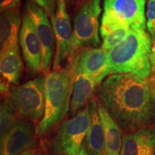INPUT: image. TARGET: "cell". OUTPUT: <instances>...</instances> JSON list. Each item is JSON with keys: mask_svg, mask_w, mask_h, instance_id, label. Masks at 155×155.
Listing matches in <instances>:
<instances>
[{"mask_svg": "<svg viewBox=\"0 0 155 155\" xmlns=\"http://www.w3.org/2000/svg\"><path fill=\"white\" fill-rule=\"evenodd\" d=\"M97 95L98 101L126 134L155 124L153 82L131 74L116 73L98 85Z\"/></svg>", "mask_w": 155, "mask_h": 155, "instance_id": "obj_1", "label": "cell"}, {"mask_svg": "<svg viewBox=\"0 0 155 155\" xmlns=\"http://www.w3.org/2000/svg\"><path fill=\"white\" fill-rule=\"evenodd\" d=\"M77 52L68 60L63 68L53 70L45 75L44 116L37 124L38 138L49 134L59 127L69 112L75 76Z\"/></svg>", "mask_w": 155, "mask_h": 155, "instance_id": "obj_2", "label": "cell"}, {"mask_svg": "<svg viewBox=\"0 0 155 155\" xmlns=\"http://www.w3.org/2000/svg\"><path fill=\"white\" fill-rule=\"evenodd\" d=\"M151 36L142 28L131 29L123 41L107 53L105 77L116 73L147 79L152 72Z\"/></svg>", "mask_w": 155, "mask_h": 155, "instance_id": "obj_3", "label": "cell"}, {"mask_svg": "<svg viewBox=\"0 0 155 155\" xmlns=\"http://www.w3.org/2000/svg\"><path fill=\"white\" fill-rule=\"evenodd\" d=\"M91 121L88 104L58 128L50 144L51 155H78Z\"/></svg>", "mask_w": 155, "mask_h": 155, "instance_id": "obj_4", "label": "cell"}, {"mask_svg": "<svg viewBox=\"0 0 155 155\" xmlns=\"http://www.w3.org/2000/svg\"><path fill=\"white\" fill-rule=\"evenodd\" d=\"M45 75L38 77L20 86H11L9 96L13 106L22 119L32 121L37 124L44 116Z\"/></svg>", "mask_w": 155, "mask_h": 155, "instance_id": "obj_5", "label": "cell"}, {"mask_svg": "<svg viewBox=\"0 0 155 155\" xmlns=\"http://www.w3.org/2000/svg\"><path fill=\"white\" fill-rule=\"evenodd\" d=\"M101 11V0H87L78 9L73 20L71 55L81 48L101 45L98 21Z\"/></svg>", "mask_w": 155, "mask_h": 155, "instance_id": "obj_6", "label": "cell"}, {"mask_svg": "<svg viewBox=\"0 0 155 155\" xmlns=\"http://www.w3.org/2000/svg\"><path fill=\"white\" fill-rule=\"evenodd\" d=\"M146 0H105L102 20L132 28L146 29Z\"/></svg>", "mask_w": 155, "mask_h": 155, "instance_id": "obj_7", "label": "cell"}, {"mask_svg": "<svg viewBox=\"0 0 155 155\" xmlns=\"http://www.w3.org/2000/svg\"><path fill=\"white\" fill-rule=\"evenodd\" d=\"M23 59L30 75L42 73V50L32 17L28 11L23 14L19 38Z\"/></svg>", "mask_w": 155, "mask_h": 155, "instance_id": "obj_8", "label": "cell"}, {"mask_svg": "<svg viewBox=\"0 0 155 155\" xmlns=\"http://www.w3.org/2000/svg\"><path fill=\"white\" fill-rule=\"evenodd\" d=\"M55 38V52L53 70L61 68L62 63L68 60L72 53L73 30L68 14L65 0H58L55 17L51 21Z\"/></svg>", "mask_w": 155, "mask_h": 155, "instance_id": "obj_9", "label": "cell"}, {"mask_svg": "<svg viewBox=\"0 0 155 155\" xmlns=\"http://www.w3.org/2000/svg\"><path fill=\"white\" fill-rule=\"evenodd\" d=\"M26 10L32 17L37 34L41 43L42 50V73L45 75L50 72L55 50V34L53 25L48 19L47 13L33 1L28 0L27 2Z\"/></svg>", "mask_w": 155, "mask_h": 155, "instance_id": "obj_10", "label": "cell"}, {"mask_svg": "<svg viewBox=\"0 0 155 155\" xmlns=\"http://www.w3.org/2000/svg\"><path fill=\"white\" fill-rule=\"evenodd\" d=\"M36 123L20 119L1 138L0 155H19L37 146Z\"/></svg>", "mask_w": 155, "mask_h": 155, "instance_id": "obj_11", "label": "cell"}, {"mask_svg": "<svg viewBox=\"0 0 155 155\" xmlns=\"http://www.w3.org/2000/svg\"><path fill=\"white\" fill-rule=\"evenodd\" d=\"M107 51L103 48H83L77 51L75 75L83 74L96 78L100 83L105 77Z\"/></svg>", "mask_w": 155, "mask_h": 155, "instance_id": "obj_12", "label": "cell"}, {"mask_svg": "<svg viewBox=\"0 0 155 155\" xmlns=\"http://www.w3.org/2000/svg\"><path fill=\"white\" fill-rule=\"evenodd\" d=\"M120 155H155V128L149 127L125 134Z\"/></svg>", "mask_w": 155, "mask_h": 155, "instance_id": "obj_13", "label": "cell"}, {"mask_svg": "<svg viewBox=\"0 0 155 155\" xmlns=\"http://www.w3.org/2000/svg\"><path fill=\"white\" fill-rule=\"evenodd\" d=\"M99 84L96 78L83 74L75 75L70 105V117L74 116L88 105Z\"/></svg>", "mask_w": 155, "mask_h": 155, "instance_id": "obj_14", "label": "cell"}, {"mask_svg": "<svg viewBox=\"0 0 155 155\" xmlns=\"http://www.w3.org/2000/svg\"><path fill=\"white\" fill-rule=\"evenodd\" d=\"M98 98H91L88 103L91 121L83 147L91 155L104 154V135L98 111Z\"/></svg>", "mask_w": 155, "mask_h": 155, "instance_id": "obj_15", "label": "cell"}, {"mask_svg": "<svg viewBox=\"0 0 155 155\" xmlns=\"http://www.w3.org/2000/svg\"><path fill=\"white\" fill-rule=\"evenodd\" d=\"M98 111L104 131V154L120 155L122 145L121 129L99 101Z\"/></svg>", "mask_w": 155, "mask_h": 155, "instance_id": "obj_16", "label": "cell"}, {"mask_svg": "<svg viewBox=\"0 0 155 155\" xmlns=\"http://www.w3.org/2000/svg\"><path fill=\"white\" fill-rule=\"evenodd\" d=\"M23 63L18 43L1 49L0 72L4 80L18 84L22 74Z\"/></svg>", "mask_w": 155, "mask_h": 155, "instance_id": "obj_17", "label": "cell"}, {"mask_svg": "<svg viewBox=\"0 0 155 155\" xmlns=\"http://www.w3.org/2000/svg\"><path fill=\"white\" fill-rule=\"evenodd\" d=\"M0 22L1 49L18 43L22 28L19 8L8 9L2 12Z\"/></svg>", "mask_w": 155, "mask_h": 155, "instance_id": "obj_18", "label": "cell"}, {"mask_svg": "<svg viewBox=\"0 0 155 155\" xmlns=\"http://www.w3.org/2000/svg\"><path fill=\"white\" fill-rule=\"evenodd\" d=\"M2 95L0 107V135L1 138L7 133L19 119L18 114L12 102L9 92Z\"/></svg>", "mask_w": 155, "mask_h": 155, "instance_id": "obj_19", "label": "cell"}, {"mask_svg": "<svg viewBox=\"0 0 155 155\" xmlns=\"http://www.w3.org/2000/svg\"><path fill=\"white\" fill-rule=\"evenodd\" d=\"M131 29L127 27H123L112 31L109 34L106 35L103 38V43L101 48L106 51H109L110 50L116 47L119 43L123 41Z\"/></svg>", "mask_w": 155, "mask_h": 155, "instance_id": "obj_20", "label": "cell"}, {"mask_svg": "<svg viewBox=\"0 0 155 155\" xmlns=\"http://www.w3.org/2000/svg\"><path fill=\"white\" fill-rule=\"evenodd\" d=\"M147 26L152 41L155 40V0H149L147 11Z\"/></svg>", "mask_w": 155, "mask_h": 155, "instance_id": "obj_21", "label": "cell"}, {"mask_svg": "<svg viewBox=\"0 0 155 155\" xmlns=\"http://www.w3.org/2000/svg\"><path fill=\"white\" fill-rule=\"evenodd\" d=\"M47 13L51 21L55 17L56 0H32Z\"/></svg>", "mask_w": 155, "mask_h": 155, "instance_id": "obj_22", "label": "cell"}, {"mask_svg": "<svg viewBox=\"0 0 155 155\" xmlns=\"http://www.w3.org/2000/svg\"><path fill=\"white\" fill-rule=\"evenodd\" d=\"M21 0H0V9L2 12L8 9L19 8Z\"/></svg>", "mask_w": 155, "mask_h": 155, "instance_id": "obj_23", "label": "cell"}, {"mask_svg": "<svg viewBox=\"0 0 155 155\" xmlns=\"http://www.w3.org/2000/svg\"><path fill=\"white\" fill-rule=\"evenodd\" d=\"M47 154L48 152L45 147V145H42V146L38 147L36 146L29 149L19 155H47Z\"/></svg>", "mask_w": 155, "mask_h": 155, "instance_id": "obj_24", "label": "cell"}, {"mask_svg": "<svg viewBox=\"0 0 155 155\" xmlns=\"http://www.w3.org/2000/svg\"><path fill=\"white\" fill-rule=\"evenodd\" d=\"M150 62L151 65H152V71H155V40L152 49H151Z\"/></svg>", "mask_w": 155, "mask_h": 155, "instance_id": "obj_25", "label": "cell"}, {"mask_svg": "<svg viewBox=\"0 0 155 155\" xmlns=\"http://www.w3.org/2000/svg\"><path fill=\"white\" fill-rule=\"evenodd\" d=\"M78 155H91V154H89L88 152H87V151L86 150V149H85L84 147H81L80 152H79Z\"/></svg>", "mask_w": 155, "mask_h": 155, "instance_id": "obj_26", "label": "cell"}, {"mask_svg": "<svg viewBox=\"0 0 155 155\" xmlns=\"http://www.w3.org/2000/svg\"><path fill=\"white\" fill-rule=\"evenodd\" d=\"M153 83H154V87H155V75H154V81H153Z\"/></svg>", "mask_w": 155, "mask_h": 155, "instance_id": "obj_27", "label": "cell"}, {"mask_svg": "<svg viewBox=\"0 0 155 155\" xmlns=\"http://www.w3.org/2000/svg\"><path fill=\"white\" fill-rule=\"evenodd\" d=\"M102 155H106V154H102Z\"/></svg>", "mask_w": 155, "mask_h": 155, "instance_id": "obj_28", "label": "cell"}]
</instances>
